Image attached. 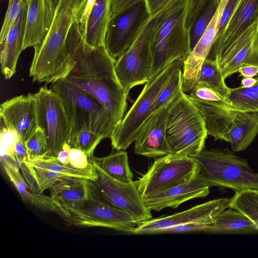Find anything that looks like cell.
Instances as JSON below:
<instances>
[{
  "mask_svg": "<svg viewBox=\"0 0 258 258\" xmlns=\"http://www.w3.org/2000/svg\"><path fill=\"white\" fill-rule=\"evenodd\" d=\"M75 66L66 78L97 100L109 114L115 127L126 109L127 93L115 71V60L105 46L93 47L86 42L77 22L66 41Z\"/></svg>",
  "mask_w": 258,
  "mask_h": 258,
  "instance_id": "obj_1",
  "label": "cell"
},
{
  "mask_svg": "<svg viewBox=\"0 0 258 258\" xmlns=\"http://www.w3.org/2000/svg\"><path fill=\"white\" fill-rule=\"evenodd\" d=\"M86 0H60L44 39L34 47L29 70L33 82L54 83L66 78L75 66L66 41L73 24L80 19Z\"/></svg>",
  "mask_w": 258,
  "mask_h": 258,
  "instance_id": "obj_2",
  "label": "cell"
},
{
  "mask_svg": "<svg viewBox=\"0 0 258 258\" xmlns=\"http://www.w3.org/2000/svg\"><path fill=\"white\" fill-rule=\"evenodd\" d=\"M189 1L171 0L155 16L156 22L151 39L153 63L150 78L173 61H184L190 54L189 31L186 27Z\"/></svg>",
  "mask_w": 258,
  "mask_h": 258,
  "instance_id": "obj_3",
  "label": "cell"
},
{
  "mask_svg": "<svg viewBox=\"0 0 258 258\" xmlns=\"http://www.w3.org/2000/svg\"><path fill=\"white\" fill-rule=\"evenodd\" d=\"M166 133L172 154L190 156L205 148L208 135L204 120L188 95L182 90L169 105Z\"/></svg>",
  "mask_w": 258,
  "mask_h": 258,
  "instance_id": "obj_4",
  "label": "cell"
},
{
  "mask_svg": "<svg viewBox=\"0 0 258 258\" xmlns=\"http://www.w3.org/2000/svg\"><path fill=\"white\" fill-rule=\"evenodd\" d=\"M189 156L200 165L198 178L210 187H227L235 191L258 190V173L254 172L246 160L228 148L204 149Z\"/></svg>",
  "mask_w": 258,
  "mask_h": 258,
  "instance_id": "obj_5",
  "label": "cell"
},
{
  "mask_svg": "<svg viewBox=\"0 0 258 258\" xmlns=\"http://www.w3.org/2000/svg\"><path fill=\"white\" fill-rule=\"evenodd\" d=\"M51 89L61 98L69 116L73 127L72 140L84 130L94 132L103 139L111 137L115 125L107 111L94 97L66 78L52 83Z\"/></svg>",
  "mask_w": 258,
  "mask_h": 258,
  "instance_id": "obj_6",
  "label": "cell"
},
{
  "mask_svg": "<svg viewBox=\"0 0 258 258\" xmlns=\"http://www.w3.org/2000/svg\"><path fill=\"white\" fill-rule=\"evenodd\" d=\"M183 61L177 59L156 75L150 78L129 110L115 126L110 138L116 150H125L135 142L138 133L153 113L156 98L174 73L183 66Z\"/></svg>",
  "mask_w": 258,
  "mask_h": 258,
  "instance_id": "obj_7",
  "label": "cell"
},
{
  "mask_svg": "<svg viewBox=\"0 0 258 258\" xmlns=\"http://www.w3.org/2000/svg\"><path fill=\"white\" fill-rule=\"evenodd\" d=\"M200 171V164L191 157L170 153L156 159L135 182L140 194L144 197L190 182Z\"/></svg>",
  "mask_w": 258,
  "mask_h": 258,
  "instance_id": "obj_8",
  "label": "cell"
},
{
  "mask_svg": "<svg viewBox=\"0 0 258 258\" xmlns=\"http://www.w3.org/2000/svg\"><path fill=\"white\" fill-rule=\"evenodd\" d=\"M38 126L44 132L48 156H55L66 144L70 145L73 127L60 96L45 86L34 93Z\"/></svg>",
  "mask_w": 258,
  "mask_h": 258,
  "instance_id": "obj_9",
  "label": "cell"
},
{
  "mask_svg": "<svg viewBox=\"0 0 258 258\" xmlns=\"http://www.w3.org/2000/svg\"><path fill=\"white\" fill-rule=\"evenodd\" d=\"M156 22V17L151 18L132 45L115 60L116 76L128 94L150 79L153 63L151 39Z\"/></svg>",
  "mask_w": 258,
  "mask_h": 258,
  "instance_id": "obj_10",
  "label": "cell"
},
{
  "mask_svg": "<svg viewBox=\"0 0 258 258\" xmlns=\"http://www.w3.org/2000/svg\"><path fill=\"white\" fill-rule=\"evenodd\" d=\"M187 95L201 113L208 135L215 140L229 143L228 134L231 123L237 113L242 111L202 82H198Z\"/></svg>",
  "mask_w": 258,
  "mask_h": 258,
  "instance_id": "obj_11",
  "label": "cell"
},
{
  "mask_svg": "<svg viewBox=\"0 0 258 258\" xmlns=\"http://www.w3.org/2000/svg\"><path fill=\"white\" fill-rule=\"evenodd\" d=\"M70 216L65 221L69 225L84 227H100L133 234L140 223L124 211L117 208L92 195L81 207H66Z\"/></svg>",
  "mask_w": 258,
  "mask_h": 258,
  "instance_id": "obj_12",
  "label": "cell"
},
{
  "mask_svg": "<svg viewBox=\"0 0 258 258\" xmlns=\"http://www.w3.org/2000/svg\"><path fill=\"white\" fill-rule=\"evenodd\" d=\"M151 18L146 1L111 17L104 40L109 55L116 60L126 51Z\"/></svg>",
  "mask_w": 258,
  "mask_h": 258,
  "instance_id": "obj_13",
  "label": "cell"
},
{
  "mask_svg": "<svg viewBox=\"0 0 258 258\" xmlns=\"http://www.w3.org/2000/svg\"><path fill=\"white\" fill-rule=\"evenodd\" d=\"M94 164L98 177L93 182L99 197L128 213L140 224L151 219V211L145 206L135 181L125 183L115 180Z\"/></svg>",
  "mask_w": 258,
  "mask_h": 258,
  "instance_id": "obj_14",
  "label": "cell"
},
{
  "mask_svg": "<svg viewBox=\"0 0 258 258\" xmlns=\"http://www.w3.org/2000/svg\"><path fill=\"white\" fill-rule=\"evenodd\" d=\"M230 200L228 198L216 199L172 215L149 220L136 227L133 234H159L169 227L189 223L211 225L221 212L230 208Z\"/></svg>",
  "mask_w": 258,
  "mask_h": 258,
  "instance_id": "obj_15",
  "label": "cell"
},
{
  "mask_svg": "<svg viewBox=\"0 0 258 258\" xmlns=\"http://www.w3.org/2000/svg\"><path fill=\"white\" fill-rule=\"evenodd\" d=\"M0 119L25 142L39 128L34 94L19 95L2 103Z\"/></svg>",
  "mask_w": 258,
  "mask_h": 258,
  "instance_id": "obj_16",
  "label": "cell"
},
{
  "mask_svg": "<svg viewBox=\"0 0 258 258\" xmlns=\"http://www.w3.org/2000/svg\"><path fill=\"white\" fill-rule=\"evenodd\" d=\"M172 99L152 113L142 126L134 142L135 154L155 158L171 153L166 128L168 110Z\"/></svg>",
  "mask_w": 258,
  "mask_h": 258,
  "instance_id": "obj_17",
  "label": "cell"
},
{
  "mask_svg": "<svg viewBox=\"0 0 258 258\" xmlns=\"http://www.w3.org/2000/svg\"><path fill=\"white\" fill-rule=\"evenodd\" d=\"M228 0H221L211 22L190 54L183 61L182 91L189 93L197 85L202 66L209 55L216 39L218 25Z\"/></svg>",
  "mask_w": 258,
  "mask_h": 258,
  "instance_id": "obj_18",
  "label": "cell"
},
{
  "mask_svg": "<svg viewBox=\"0 0 258 258\" xmlns=\"http://www.w3.org/2000/svg\"><path fill=\"white\" fill-rule=\"evenodd\" d=\"M256 24L255 19L226 48L213 58L216 61L225 80L238 72L242 67L247 66L258 67V59L252 46Z\"/></svg>",
  "mask_w": 258,
  "mask_h": 258,
  "instance_id": "obj_19",
  "label": "cell"
},
{
  "mask_svg": "<svg viewBox=\"0 0 258 258\" xmlns=\"http://www.w3.org/2000/svg\"><path fill=\"white\" fill-rule=\"evenodd\" d=\"M209 188L197 176L190 182L143 197V199L150 211H160L168 207L176 208L191 199L205 198L210 192Z\"/></svg>",
  "mask_w": 258,
  "mask_h": 258,
  "instance_id": "obj_20",
  "label": "cell"
},
{
  "mask_svg": "<svg viewBox=\"0 0 258 258\" xmlns=\"http://www.w3.org/2000/svg\"><path fill=\"white\" fill-rule=\"evenodd\" d=\"M258 0H239L227 24L218 35L207 58L213 59L255 20Z\"/></svg>",
  "mask_w": 258,
  "mask_h": 258,
  "instance_id": "obj_21",
  "label": "cell"
},
{
  "mask_svg": "<svg viewBox=\"0 0 258 258\" xmlns=\"http://www.w3.org/2000/svg\"><path fill=\"white\" fill-rule=\"evenodd\" d=\"M27 14L23 50L34 47L46 37L52 23L55 10L46 0H26Z\"/></svg>",
  "mask_w": 258,
  "mask_h": 258,
  "instance_id": "obj_22",
  "label": "cell"
},
{
  "mask_svg": "<svg viewBox=\"0 0 258 258\" xmlns=\"http://www.w3.org/2000/svg\"><path fill=\"white\" fill-rule=\"evenodd\" d=\"M3 166L9 179L21 197L23 201L41 211L57 214L65 220L70 216L69 211L55 198L34 193L26 182L19 169L11 161L3 159Z\"/></svg>",
  "mask_w": 258,
  "mask_h": 258,
  "instance_id": "obj_23",
  "label": "cell"
},
{
  "mask_svg": "<svg viewBox=\"0 0 258 258\" xmlns=\"http://www.w3.org/2000/svg\"><path fill=\"white\" fill-rule=\"evenodd\" d=\"M27 9L26 4L5 39L0 43L1 72L6 79L16 73L18 60L23 50Z\"/></svg>",
  "mask_w": 258,
  "mask_h": 258,
  "instance_id": "obj_24",
  "label": "cell"
},
{
  "mask_svg": "<svg viewBox=\"0 0 258 258\" xmlns=\"http://www.w3.org/2000/svg\"><path fill=\"white\" fill-rule=\"evenodd\" d=\"M50 196L65 208H79L95 192L92 180L79 177H67L49 188Z\"/></svg>",
  "mask_w": 258,
  "mask_h": 258,
  "instance_id": "obj_25",
  "label": "cell"
},
{
  "mask_svg": "<svg viewBox=\"0 0 258 258\" xmlns=\"http://www.w3.org/2000/svg\"><path fill=\"white\" fill-rule=\"evenodd\" d=\"M258 134V112L237 113L228 134L232 151L237 152L246 149Z\"/></svg>",
  "mask_w": 258,
  "mask_h": 258,
  "instance_id": "obj_26",
  "label": "cell"
},
{
  "mask_svg": "<svg viewBox=\"0 0 258 258\" xmlns=\"http://www.w3.org/2000/svg\"><path fill=\"white\" fill-rule=\"evenodd\" d=\"M110 0H96L88 17L83 37L90 46H104L105 36L111 18Z\"/></svg>",
  "mask_w": 258,
  "mask_h": 258,
  "instance_id": "obj_27",
  "label": "cell"
},
{
  "mask_svg": "<svg viewBox=\"0 0 258 258\" xmlns=\"http://www.w3.org/2000/svg\"><path fill=\"white\" fill-rule=\"evenodd\" d=\"M256 232L255 224L247 217L231 208L221 212L206 231L215 234H250Z\"/></svg>",
  "mask_w": 258,
  "mask_h": 258,
  "instance_id": "obj_28",
  "label": "cell"
},
{
  "mask_svg": "<svg viewBox=\"0 0 258 258\" xmlns=\"http://www.w3.org/2000/svg\"><path fill=\"white\" fill-rule=\"evenodd\" d=\"M50 157L62 166L84 175L89 180L95 181L97 178L93 158L69 144H66L55 156Z\"/></svg>",
  "mask_w": 258,
  "mask_h": 258,
  "instance_id": "obj_29",
  "label": "cell"
},
{
  "mask_svg": "<svg viewBox=\"0 0 258 258\" xmlns=\"http://www.w3.org/2000/svg\"><path fill=\"white\" fill-rule=\"evenodd\" d=\"M93 161L112 178L125 183L133 181V174L129 166L127 152L124 150H116L100 158L94 156Z\"/></svg>",
  "mask_w": 258,
  "mask_h": 258,
  "instance_id": "obj_30",
  "label": "cell"
},
{
  "mask_svg": "<svg viewBox=\"0 0 258 258\" xmlns=\"http://www.w3.org/2000/svg\"><path fill=\"white\" fill-rule=\"evenodd\" d=\"M19 167L31 190L34 193L38 194H42L44 191L49 189L59 180L69 177L58 172L35 166L27 160L23 162Z\"/></svg>",
  "mask_w": 258,
  "mask_h": 258,
  "instance_id": "obj_31",
  "label": "cell"
},
{
  "mask_svg": "<svg viewBox=\"0 0 258 258\" xmlns=\"http://www.w3.org/2000/svg\"><path fill=\"white\" fill-rule=\"evenodd\" d=\"M230 208L247 217L255 225L258 232V190L244 189L235 191Z\"/></svg>",
  "mask_w": 258,
  "mask_h": 258,
  "instance_id": "obj_32",
  "label": "cell"
},
{
  "mask_svg": "<svg viewBox=\"0 0 258 258\" xmlns=\"http://www.w3.org/2000/svg\"><path fill=\"white\" fill-rule=\"evenodd\" d=\"M253 86L231 88L226 97L233 106L243 112H258V77Z\"/></svg>",
  "mask_w": 258,
  "mask_h": 258,
  "instance_id": "obj_33",
  "label": "cell"
},
{
  "mask_svg": "<svg viewBox=\"0 0 258 258\" xmlns=\"http://www.w3.org/2000/svg\"><path fill=\"white\" fill-rule=\"evenodd\" d=\"M198 82L206 84L226 98L231 89L225 82L223 74L216 61L210 58H207L204 61Z\"/></svg>",
  "mask_w": 258,
  "mask_h": 258,
  "instance_id": "obj_34",
  "label": "cell"
},
{
  "mask_svg": "<svg viewBox=\"0 0 258 258\" xmlns=\"http://www.w3.org/2000/svg\"><path fill=\"white\" fill-rule=\"evenodd\" d=\"M221 0H212L198 17L189 32L191 49L194 48L211 22Z\"/></svg>",
  "mask_w": 258,
  "mask_h": 258,
  "instance_id": "obj_35",
  "label": "cell"
},
{
  "mask_svg": "<svg viewBox=\"0 0 258 258\" xmlns=\"http://www.w3.org/2000/svg\"><path fill=\"white\" fill-rule=\"evenodd\" d=\"M182 68L178 69L174 73L160 92L154 104L153 113L167 104L182 90Z\"/></svg>",
  "mask_w": 258,
  "mask_h": 258,
  "instance_id": "obj_36",
  "label": "cell"
},
{
  "mask_svg": "<svg viewBox=\"0 0 258 258\" xmlns=\"http://www.w3.org/2000/svg\"><path fill=\"white\" fill-rule=\"evenodd\" d=\"M103 139L92 131L84 130L76 134L70 145L83 151L88 157H94L95 149Z\"/></svg>",
  "mask_w": 258,
  "mask_h": 258,
  "instance_id": "obj_37",
  "label": "cell"
},
{
  "mask_svg": "<svg viewBox=\"0 0 258 258\" xmlns=\"http://www.w3.org/2000/svg\"><path fill=\"white\" fill-rule=\"evenodd\" d=\"M28 152V160L40 158L48 154L49 149L46 137L40 128L25 142Z\"/></svg>",
  "mask_w": 258,
  "mask_h": 258,
  "instance_id": "obj_38",
  "label": "cell"
},
{
  "mask_svg": "<svg viewBox=\"0 0 258 258\" xmlns=\"http://www.w3.org/2000/svg\"><path fill=\"white\" fill-rule=\"evenodd\" d=\"M0 146L1 157H9L14 162H17L14 149L19 140L17 134L8 128L4 121L0 119Z\"/></svg>",
  "mask_w": 258,
  "mask_h": 258,
  "instance_id": "obj_39",
  "label": "cell"
},
{
  "mask_svg": "<svg viewBox=\"0 0 258 258\" xmlns=\"http://www.w3.org/2000/svg\"><path fill=\"white\" fill-rule=\"evenodd\" d=\"M26 5V0H9L1 31L0 43L4 40L22 10Z\"/></svg>",
  "mask_w": 258,
  "mask_h": 258,
  "instance_id": "obj_40",
  "label": "cell"
},
{
  "mask_svg": "<svg viewBox=\"0 0 258 258\" xmlns=\"http://www.w3.org/2000/svg\"><path fill=\"white\" fill-rule=\"evenodd\" d=\"M212 0H190L186 19V27L190 30L195 22Z\"/></svg>",
  "mask_w": 258,
  "mask_h": 258,
  "instance_id": "obj_41",
  "label": "cell"
},
{
  "mask_svg": "<svg viewBox=\"0 0 258 258\" xmlns=\"http://www.w3.org/2000/svg\"><path fill=\"white\" fill-rule=\"evenodd\" d=\"M209 225L200 223H186L169 227L161 231L159 234L197 231L206 232Z\"/></svg>",
  "mask_w": 258,
  "mask_h": 258,
  "instance_id": "obj_42",
  "label": "cell"
},
{
  "mask_svg": "<svg viewBox=\"0 0 258 258\" xmlns=\"http://www.w3.org/2000/svg\"><path fill=\"white\" fill-rule=\"evenodd\" d=\"M239 1V0L227 1L226 4L222 11L219 21L218 25V33L217 36L227 24Z\"/></svg>",
  "mask_w": 258,
  "mask_h": 258,
  "instance_id": "obj_43",
  "label": "cell"
},
{
  "mask_svg": "<svg viewBox=\"0 0 258 258\" xmlns=\"http://www.w3.org/2000/svg\"><path fill=\"white\" fill-rule=\"evenodd\" d=\"M96 0H86L85 5L80 19L77 22L79 29L84 37L86 32L88 17L94 7Z\"/></svg>",
  "mask_w": 258,
  "mask_h": 258,
  "instance_id": "obj_44",
  "label": "cell"
},
{
  "mask_svg": "<svg viewBox=\"0 0 258 258\" xmlns=\"http://www.w3.org/2000/svg\"><path fill=\"white\" fill-rule=\"evenodd\" d=\"M146 0H110L111 17L114 16L133 5Z\"/></svg>",
  "mask_w": 258,
  "mask_h": 258,
  "instance_id": "obj_45",
  "label": "cell"
},
{
  "mask_svg": "<svg viewBox=\"0 0 258 258\" xmlns=\"http://www.w3.org/2000/svg\"><path fill=\"white\" fill-rule=\"evenodd\" d=\"M14 152L19 167L28 160V152L25 141L20 139L18 140L15 146Z\"/></svg>",
  "mask_w": 258,
  "mask_h": 258,
  "instance_id": "obj_46",
  "label": "cell"
},
{
  "mask_svg": "<svg viewBox=\"0 0 258 258\" xmlns=\"http://www.w3.org/2000/svg\"><path fill=\"white\" fill-rule=\"evenodd\" d=\"M171 0H146L151 17L153 18Z\"/></svg>",
  "mask_w": 258,
  "mask_h": 258,
  "instance_id": "obj_47",
  "label": "cell"
},
{
  "mask_svg": "<svg viewBox=\"0 0 258 258\" xmlns=\"http://www.w3.org/2000/svg\"><path fill=\"white\" fill-rule=\"evenodd\" d=\"M243 77H254L258 74V67L247 66L240 68L238 72Z\"/></svg>",
  "mask_w": 258,
  "mask_h": 258,
  "instance_id": "obj_48",
  "label": "cell"
},
{
  "mask_svg": "<svg viewBox=\"0 0 258 258\" xmlns=\"http://www.w3.org/2000/svg\"><path fill=\"white\" fill-rule=\"evenodd\" d=\"M256 30L255 33V35L254 37V39L252 42V49L253 52L258 59V8L256 11Z\"/></svg>",
  "mask_w": 258,
  "mask_h": 258,
  "instance_id": "obj_49",
  "label": "cell"
},
{
  "mask_svg": "<svg viewBox=\"0 0 258 258\" xmlns=\"http://www.w3.org/2000/svg\"><path fill=\"white\" fill-rule=\"evenodd\" d=\"M257 78L254 77H243L241 81V87L248 88L253 86L256 84Z\"/></svg>",
  "mask_w": 258,
  "mask_h": 258,
  "instance_id": "obj_50",
  "label": "cell"
},
{
  "mask_svg": "<svg viewBox=\"0 0 258 258\" xmlns=\"http://www.w3.org/2000/svg\"><path fill=\"white\" fill-rule=\"evenodd\" d=\"M60 0H46L50 7L54 10L57 6Z\"/></svg>",
  "mask_w": 258,
  "mask_h": 258,
  "instance_id": "obj_51",
  "label": "cell"
}]
</instances>
